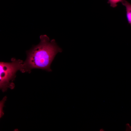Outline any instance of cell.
Listing matches in <instances>:
<instances>
[{"label": "cell", "instance_id": "1", "mask_svg": "<svg viewBox=\"0 0 131 131\" xmlns=\"http://www.w3.org/2000/svg\"><path fill=\"white\" fill-rule=\"evenodd\" d=\"M40 41L27 52V57L23 62L21 72L30 73L32 69L39 68L48 72L52 71L50 66L56 54L62 52L55 40L50 41L46 35L40 36Z\"/></svg>", "mask_w": 131, "mask_h": 131}, {"label": "cell", "instance_id": "2", "mask_svg": "<svg viewBox=\"0 0 131 131\" xmlns=\"http://www.w3.org/2000/svg\"><path fill=\"white\" fill-rule=\"evenodd\" d=\"M11 62H0V87L3 92L8 88L13 89L14 84L12 82L16 77L17 71H21L23 62L20 60L12 58Z\"/></svg>", "mask_w": 131, "mask_h": 131}, {"label": "cell", "instance_id": "3", "mask_svg": "<svg viewBox=\"0 0 131 131\" xmlns=\"http://www.w3.org/2000/svg\"><path fill=\"white\" fill-rule=\"evenodd\" d=\"M121 2L126 8L127 19L131 26V4L125 0H123Z\"/></svg>", "mask_w": 131, "mask_h": 131}, {"label": "cell", "instance_id": "4", "mask_svg": "<svg viewBox=\"0 0 131 131\" xmlns=\"http://www.w3.org/2000/svg\"><path fill=\"white\" fill-rule=\"evenodd\" d=\"M123 0H108L107 3L110 4V6L113 8L116 7L117 3L121 2Z\"/></svg>", "mask_w": 131, "mask_h": 131}, {"label": "cell", "instance_id": "5", "mask_svg": "<svg viewBox=\"0 0 131 131\" xmlns=\"http://www.w3.org/2000/svg\"><path fill=\"white\" fill-rule=\"evenodd\" d=\"M99 131H105V130L103 128H100L99 129Z\"/></svg>", "mask_w": 131, "mask_h": 131}]
</instances>
